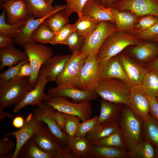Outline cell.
Here are the masks:
<instances>
[{"label":"cell","instance_id":"ac0fdd59","mask_svg":"<svg viewBox=\"0 0 158 158\" xmlns=\"http://www.w3.org/2000/svg\"><path fill=\"white\" fill-rule=\"evenodd\" d=\"M71 55L70 54L52 56L42 65L39 75L46 78L48 82H55Z\"/></svg>","mask_w":158,"mask_h":158},{"label":"cell","instance_id":"44dd1931","mask_svg":"<svg viewBox=\"0 0 158 158\" xmlns=\"http://www.w3.org/2000/svg\"><path fill=\"white\" fill-rule=\"evenodd\" d=\"M62 10L63 9L56 11L40 18H35L29 15L25 24L20 29L16 37L13 39V42L22 47L26 43L34 42L31 38L33 32L50 15Z\"/></svg>","mask_w":158,"mask_h":158},{"label":"cell","instance_id":"9f6ffc18","mask_svg":"<svg viewBox=\"0 0 158 158\" xmlns=\"http://www.w3.org/2000/svg\"><path fill=\"white\" fill-rule=\"evenodd\" d=\"M25 120L21 116H17L13 118L12 122L13 126L15 128L20 129L24 125Z\"/></svg>","mask_w":158,"mask_h":158},{"label":"cell","instance_id":"3957f363","mask_svg":"<svg viewBox=\"0 0 158 158\" xmlns=\"http://www.w3.org/2000/svg\"><path fill=\"white\" fill-rule=\"evenodd\" d=\"M140 42L135 35L124 32H115L105 40L99 51L97 57L99 64L118 55L126 47Z\"/></svg>","mask_w":158,"mask_h":158},{"label":"cell","instance_id":"7bdbcfd3","mask_svg":"<svg viewBox=\"0 0 158 158\" xmlns=\"http://www.w3.org/2000/svg\"><path fill=\"white\" fill-rule=\"evenodd\" d=\"M5 135L0 140V158H13L12 151L16 147L13 141Z\"/></svg>","mask_w":158,"mask_h":158},{"label":"cell","instance_id":"83f0119b","mask_svg":"<svg viewBox=\"0 0 158 158\" xmlns=\"http://www.w3.org/2000/svg\"><path fill=\"white\" fill-rule=\"evenodd\" d=\"M28 56L24 51L15 48L13 46L0 49V70L5 67H10L20 61L28 59Z\"/></svg>","mask_w":158,"mask_h":158},{"label":"cell","instance_id":"91938a15","mask_svg":"<svg viewBox=\"0 0 158 158\" xmlns=\"http://www.w3.org/2000/svg\"><path fill=\"white\" fill-rule=\"evenodd\" d=\"M48 3L51 4L54 0H45Z\"/></svg>","mask_w":158,"mask_h":158},{"label":"cell","instance_id":"11a10c76","mask_svg":"<svg viewBox=\"0 0 158 158\" xmlns=\"http://www.w3.org/2000/svg\"><path fill=\"white\" fill-rule=\"evenodd\" d=\"M99 5L105 8H112L114 5L121 0H96Z\"/></svg>","mask_w":158,"mask_h":158},{"label":"cell","instance_id":"5b68a950","mask_svg":"<svg viewBox=\"0 0 158 158\" xmlns=\"http://www.w3.org/2000/svg\"><path fill=\"white\" fill-rule=\"evenodd\" d=\"M44 103L60 112L76 116L82 122L91 118L93 113L92 105L89 102H72L67 97H51L47 95Z\"/></svg>","mask_w":158,"mask_h":158},{"label":"cell","instance_id":"2e32d148","mask_svg":"<svg viewBox=\"0 0 158 158\" xmlns=\"http://www.w3.org/2000/svg\"><path fill=\"white\" fill-rule=\"evenodd\" d=\"M47 95L51 97L68 98L75 103L89 102L97 99L99 97L95 91H87L78 88L57 86L49 89Z\"/></svg>","mask_w":158,"mask_h":158},{"label":"cell","instance_id":"8fae6325","mask_svg":"<svg viewBox=\"0 0 158 158\" xmlns=\"http://www.w3.org/2000/svg\"><path fill=\"white\" fill-rule=\"evenodd\" d=\"M112 8L128 11L137 17L152 15L158 17L157 0H121Z\"/></svg>","mask_w":158,"mask_h":158},{"label":"cell","instance_id":"94428289","mask_svg":"<svg viewBox=\"0 0 158 158\" xmlns=\"http://www.w3.org/2000/svg\"><path fill=\"white\" fill-rule=\"evenodd\" d=\"M153 41L158 42V35L153 40Z\"/></svg>","mask_w":158,"mask_h":158},{"label":"cell","instance_id":"681fc988","mask_svg":"<svg viewBox=\"0 0 158 158\" xmlns=\"http://www.w3.org/2000/svg\"><path fill=\"white\" fill-rule=\"evenodd\" d=\"M146 95L149 103L150 114L158 121V102L155 97Z\"/></svg>","mask_w":158,"mask_h":158},{"label":"cell","instance_id":"9c48e42d","mask_svg":"<svg viewBox=\"0 0 158 158\" xmlns=\"http://www.w3.org/2000/svg\"><path fill=\"white\" fill-rule=\"evenodd\" d=\"M42 151L56 158L66 145L51 132L48 126L42 122L38 130L30 138Z\"/></svg>","mask_w":158,"mask_h":158},{"label":"cell","instance_id":"6125c7cd","mask_svg":"<svg viewBox=\"0 0 158 158\" xmlns=\"http://www.w3.org/2000/svg\"><path fill=\"white\" fill-rule=\"evenodd\" d=\"M9 0H0V1H5Z\"/></svg>","mask_w":158,"mask_h":158},{"label":"cell","instance_id":"f546056e","mask_svg":"<svg viewBox=\"0 0 158 158\" xmlns=\"http://www.w3.org/2000/svg\"><path fill=\"white\" fill-rule=\"evenodd\" d=\"M128 152L129 158H158V152L155 148L145 139L142 140L132 150Z\"/></svg>","mask_w":158,"mask_h":158},{"label":"cell","instance_id":"bcb514c9","mask_svg":"<svg viewBox=\"0 0 158 158\" xmlns=\"http://www.w3.org/2000/svg\"><path fill=\"white\" fill-rule=\"evenodd\" d=\"M87 0H65L66 6L65 10L70 16L73 13L76 12L78 15L82 14L83 8Z\"/></svg>","mask_w":158,"mask_h":158},{"label":"cell","instance_id":"7402d4cb","mask_svg":"<svg viewBox=\"0 0 158 158\" xmlns=\"http://www.w3.org/2000/svg\"><path fill=\"white\" fill-rule=\"evenodd\" d=\"M156 42H140L131 49L132 55L140 63L147 64L158 55V44Z\"/></svg>","mask_w":158,"mask_h":158},{"label":"cell","instance_id":"6f0895ef","mask_svg":"<svg viewBox=\"0 0 158 158\" xmlns=\"http://www.w3.org/2000/svg\"><path fill=\"white\" fill-rule=\"evenodd\" d=\"M148 70H153L158 72V55L153 60L147 64Z\"/></svg>","mask_w":158,"mask_h":158},{"label":"cell","instance_id":"d4e9b609","mask_svg":"<svg viewBox=\"0 0 158 158\" xmlns=\"http://www.w3.org/2000/svg\"><path fill=\"white\" fill-rule=\"evenodd\" d=\"M29 15L35 18H42L56 11L66 9V5L54 7L45 0H25Z\"/></svg>","mask_w":158,"mask_h":158},{"label":"cell","instance_id":"277c9868","mask_svg":"<svg viewBox=\"0 0 158 158\" xmlns=\"http://www.w3.org/2000/svg\"><path fill=\"white\" fill-rule=\"evenodd\" d=\"M130 86L119 79H105L99 80L95 91L103 99L129 107Z\"/></svg>","mask_w":158,"mask_h":158},{"label":"cell","instance_id":"816d5d0a","mask_svg":"<svg viewBox=\"0 0 158 158\" xmlns=\"http://www.w3.org/2000/svg\"><path fill=\"white\" fill-rule=\"evenodd\" d=\"M32 74V69L29 61L24 64L21 67L17 77L30 78Z\"/></svg>","mask_w":158,"mask_h":158},{"label":"cell","instance_id":"b9f144b4","mask_svg":"<svg viewBox=\"0 0 158 158\" xmlns=\"http://www.w3.org/2000/svg\"><path fill=\"white\" fill-rule=\"evenodd\" d=\"M65 119V131L69 139L75 137L78 126L81 121L75 115L64 113Z\"/></svg>","mask_w":158,"mask_h":158},{"label":"cell","instance_id":"ba28073f","mask_svg":"<svg viewBox=\"0 0 158 158\" xmlns=\"http://www.w3.org/2000/svg\"><path fill=\"white\" fill-rule=\"evenodd\" d=\"M23 47L28 56L32 69L31 76L29 78L30 81L34 87L37 83L41 66L53 56V52L49 47L35 42L26 43Z\"/></svg>","mask_w":158,"mask_h":158},{"label":"cell","instance_id":"d6a6232c","mask_svg":"<svg viewBox=\"0 0 158 158\" xmlns=\"http://www.w3.org/2000/svg\"><path fill=\"white\" fill-rule=\"evenodd\" d=\"M90 143L87 138L76 137L69 139L68 146L78 158H87Z\"/></svg>","mask_w":158,"mask_h":158},{"label":"cell","instance_id":"e575fe53","mask_svg":"<svg viewBox=\"0 0 158 158\" xmlns=\"http://www.w3.org/2000/svg\"><path fill=\"white\" fill-rule=\"evenodd\" d=\"M90 144L99 146L114 147L123 149H125L126 147L124 139L119 127L111 134Z\"/></svg>","mask_w":158,"mask_h":158},{"label":"cell","instance_id":"be15d7a7","mask_svg":"<svg viewBox=\"0 0 158 158\" xmlns=\"http://www.w3.org/2000/svg\"><path fill=\"white\" fill-rule=\"evenodd\" d=\"M156 99H157V102H158V96L156 97Z\"/></svg>","mask_w":158,"mask_h":158},{"label":"cell","instance_id":"f5cc1de1","mask_svg":"<svg viewBox=\"0 0 158 158\" xmlns=\"http://www.w3.org/2000/svg\"><path fill=\"white\" fill-rule=\"evenodd\" d=\"M13 39L0 32V48L5 49L13 46Z\"/></svg>","mask_w":158,"mask_h":158},{"label":"cell","instance_id":"484cf974","mask_svg":"<svg viewBox=\"0 0 158 158\" xmlns=\"http://www.w3.org/2000/svg\"><path fill=\"white\" fill-rule=\"evenodd\" d=\"M118 31H132L138 21V17L132 12L127 11H120L111 8Z\"/></svg>","mask_w":158,"mask_h":158},{"label":"cell","instance_id":"f907efd6","mask_svg":"<svg viewBox=\"0 0 158 158\" xmlns=\"http://www.w3.org/2000/svg\"><path fill=\"white\" fill-rule=\"evenodd\" d=\"M53 115L60 129L66 133L65 131V119L64 113L56 110L54 112Z\"/></svg>","mask_w":158,"mask_h":158},{"label":"cell","instance_id":"d6986e66","mask_svg":"<svg viewBox=\"0 0 158 158\" xmlns=\"http://www.w3.org/2000/svg\"><path fill=\"white\" fill-rule=\"evenodd\" d=\"M0 5L6 13L8 24L26 20L29 16L25 0H7L1 1Z\"/></svg>","mask_w":158,"mask_h":158},{"label":"cell","instance_id":"5bb4252c","mask_svg":"<svg viewBox=\"0 0 158 158\" xmlns=\"http://www.w3.org/2000/svg\"><path fill=\"white\" fill-rule=\"evenodd\" d=\"M47 83L46 78L39 75L35 86L28 92L22 99L15 105L13 112L15 113L18 112L26 106H38L44 102L47 95L44 90Z\"/></svg>","mask_w":158,"mask_h":158},{"label":"cell","instance_id":"db71d44e","mask_svg":"<svg viewBox=\"0 0 158 158\" xmlns=\"http://www.w3.org/2000/svg\"><path fill=\"white\" fill-rule=\"evenodd\" d=\"M56 158H78L68 145L64 147L59 152Z\"/></svg>","mask_w":158,"mask_h":158},{"label":"cell","instance_id":"8992f818","mask_svg":"<svg viewBox=\"0 0 158 158\" xmlns=\"http://www.w3.org/2000/svg\"><path fill=\"white\" fill-rule=\"evenodd\" d=\"M87 57L81 51L72 53L56 79L57 86L78 88L81 69Z\"/></svg>","mask_w":158,"mask_h":158},{"label":"cell","instance_id":"ffe728a7","mask_svg":"<svg viewBox=\"0 0 158 158\" xmlns=\"http://www.w3.org/2000/svg\"><path fill=\"white\" fill-rule=\"evenodd\" d=\"M99 68L100 80L109 78L118 79L130 86L120 61L118 55L111 58L103 63L99 64Z\"/></svg>","mask_w":158,"mask_h":158},{"label":"cell","instance_id":"60d3db41","mask_svg":"<svg viewBox=\"0 0 158 158\" xmlns=\"http://www.w3.org/2000/svg\"><path fill=\"white\" fill-rule=\"evenodd\" d=\"M74 31L73 24L68 23L55 34L50 44L52 45L58 44L65 45L66 41L69 36Z\"/></svg>","mask_w":158,"mask_h":158},{"label":"cell","instance_id":"6da1fadb","mask_svg":"<svg viewBox=\"0 0 158 158\" xmlns=\"http://www.w3.org/2000/svg\"><path fill=\"white\" fill-rule=\"evenodd\" d=\"M118 126L123 135L126 147L130 152L142 140L143 121L129 107L123 109Z\"/></svg>","mask_w":158,"mask_h":158},{"label":"cell","instance_id":"c3c4849f","mask_svg":"<svg viewBox=\"0 0 158 158\" xmlns=\"http://www.w3.org/2000/svg\"><path fill=\"white\" fill-rule=\"evenodd\" d=\"M132 32L138 38L146 40H152L158 35V23L149 29L145 31L133 30Z\"/></svg>","mask_w":158,"mask_h":158},{"label":"cell","instance_id":"d590c367","mask_svg":"<svg viewBox=\"0 0 158 158\" xmlns=\"http://www.w3.org/2000/svg\"><path fill=\"white\" fill-rule=\"evenodd\" d=\"M65 9L57 11L50 15L44 21L45 23L56 33L68 23V18Z\"/></svg>","mask_w":158,"mask_h":158},{"label":"cell","instance_id":"cb8c5ba5","mask_svg":"<svg viewBox=\"0 0 158 158\" xmlns=\"http://www.w3.org/2000/svg\"><path fill=\"white\" fill-rule=\"evenodd\" d=\"M100 103V113L97 124L118 122L123 104L114 103L102 98Z\"/></svg>","mask_w":158,"mask_h":158},{"label":"cell","instance_id":"680465c9","mask_svg":"<svg viewBox=\"0 0 158 158\" xmlns=\"http://www.w3.org/2000/svg\"><path fill=\"white\" fill-rule=\"evenodd\" d=\"M3 109H0V121L4 120L6 118H10L12 116V114L4 111Z\"/></svg>","mask_w":158,"mask_h":158},{"label":"cell","instance_id":"f35d334b","mask_svg":"<svg viewBox=\"0 0 158 158\" xmlns=\"http://www.w3.org/2000/svg\"><path fill=\"white\" fill-rule=\"evenodd\" d=\"M26 20H22L12 24H8L6 21L5 11L3 9L0 15V32L14 38L25 24Z\"/></svg>","mask_w":158,"mask_h":158},{"label":"cell","instance_id":"1f68e13d","mask_svg":"<svg viewBox=\"0 0 158 158\" xmlns=\"http://www.w3.org/2000/svg\"><path fill=\"white\" fill-rule=\"evenodd\" d=\"M143 133L145 139L153 145L158 152V121L150 114L143 122Z\"/></svg>","mask_w":158,"mask_h":158},{"label":"cell","instance_id":"836d02e7","mask_svg":"<svg viewBox=\"0 0 158 158\" xmlns=\"http://www.w3.org/2000/svg\"><path fill=\"white\" fill-rule=\"evenodd\" d=\"M17 158H54V157L42 151L30 139L20 149Z\"/></svg>","mask_w":158,"mask_h":158},{"label":"cell","instance_id":"ab89813d","mask_svg":"<svg viewBox=\"0 0 158 158\" xmlns=\"http://www.w3.org/2000/svg\"><path fill=\"white\" fill-rule=\"evenodd\" d=\"M85 38L76 31L72 32L67 39L65 45L68 46L72 53L81 51Z\"/></svg>","mask_w":158,"mask_h":158},{"label":"cell","instance_id":"e7e4bbea","mask_svg":"<svg viewBox=\"0 0 158 158\" xmlns=\"http://www.w3.org/2000/svg\"></svg>","mask_w":158,"mask_h":158},{"label":"cell","instance_id":"8d00e7d4","mask_svg":"<svg viewBox=\"0 0 158 158\" xmlns=\"http://www.w3.org/2000/svg\"><path fill=\"white\" fill-rule=\"evenodd\" d=\"M77 21L73 24L75 31L85 38L94 29L99 22L96 20L82 14L78 15Z\"/></svg>","mask_w":158,"mask_h":158},{"label":"cell","instance_id":"f1b7e54d","mask_svg":"<svg viewBox=\"0 0 158 158\" xmlns=\"http://www.w3.org/2000/svg\"><path fill=\"white\" fill-rule=\"evenodd\" d=\"M118 128L117 122L96 124L85 137L92 144L111 134Z\"/></svg>","mask_w":158,"mask_h":158},{"label":"cell","instance_id":"7c38bea8","mask_svg":"<svg viewBox=\"0 0 158 158\" xmlns=\"http://www.w3.org/2000/svg\"><path fill=\"white\" fill-rule=\"evenodd\" d=\"M52 107L43 102L33 111L32 114L38 120L44 123L53 134L65 145L68 144L69 138L58 126L53 115L56 110Z\"/></svg>","mask_w":158,"mask_h":158},{"label":"cell","instance_id":"ee69618b","mask_svg":"<svg viewBox=\"0 0 158 158\" xmlns=\"http://www.w3.org/2000/svg\"><path fill=\"white\" fill-rule=\"evenodd\" d=\"M98 116H95L85 121L80 122L75 134V137H85L87 134L97 123Z\"/></svg>","mask_w":158,"mask_h":158},{"label":"cell","instance_id":"52a82bcc","mask_svg":"<svg viewBox=\"0 0 158 158\" xmlns=\"http://www.w3.org/2000/svg\"><path fill=\"white\" fill-rule=\"evenodd\" d=\"M117 31L114 23L108 21L99 22L85 37L81 51L85 53L87 56L91 54H97L105 40Z\"/></svg>","mask_w":158,"mask_h":158},{"label":"cell","instance_id":"4fadbf2b","mask_svg":"<svg viewBox=\"0 0 158 158\" xmlns=\"http://www.w3.org/2000/svg\"><path fill=\"white\" fill-rule=\"evenodd\" d=\"M42 122L38 120L32 113L29 114L25 120L24 126L19 130L9 132L5 135L13 136L16 140V147L13 158H17L20 149L26 142L38 130Z\"/></svg>","mask_w":158,"mask_h":158},{"label":"cell","instance_id":"30bf717a","mask_svg":"<svg viewBox=\"0 0 158 158\" xmlns=\"http://www.w3.org/2000/svg\"><path fill=\"white\" fill-rule=\"evenodd\" d=\"M97 55H89L85 59L80 72L78 89L95 91L100 80L99 63Z\"/></svg>","mask_w":158,"mask_h":158},{"label":"cell","instance_id":"74e56055","mask_svg":"<svg viewBox=\"0 0 158 158\" xmlns=\"http://www.w3.org/2000/svg\"><path fill=\"white\" fill-rule=\"evenodd\" d=\"M55 34L44 21L33 32L31 38L34 42L42 44L50 43Z\"/></svg>","mask_w":158,"mask_h":158},{"label":"cell","instance_id":"4316f807","mask_svg":"<svg viewBox=\"0 0 158 158\" xmlns=\"http://www.w3.org/2000/svg\"><path fill=\"white\" fill-rule=\"evenodd\" d=\"M87 158H129V152L122 148L111 147L99 146L90 144Z\"/></svg>","mask_w":158,"mask_h":158},{"label":"cell","instance_id":"e0dca14e","mask_svg":"<svg viewBox=\"0 0 158 158\" xmlns=\"http://www.w3.org/2000/svg\"><path fill=\"white\" fill-rule=\"evenodd\" d=\"M129 107L142 118L143 122L149 117L150 104L146 95L139 86H130Z\"/></svg>","mask_w":158,"mask_h":158},{"label":"cell","instance_id":"9a60e30c","mask_svg":"<svg viewBox=\"0 0 158 158\" xmlns=\"http://www.w3.org/2000/svg\"><path fill=\"white\" fill-rule=\"evenodd\" d=\"M118 57L130 86L141 87L144 77L148 70L146 66L136 62L125 54H120Z\"/></svg>","mask_w":158,"mask_h":158},{"label":"cell","instance_id":"f6af8a7d","mask_svg":"<svg viewBox=\"0 0 158 158\" xmlns=\"http://www.w3.org/2000/svg\"><path fill=\"white\" fill-rule=\"evenodd\" d=\"M158 23V17L147 15L141 18L135 25V30L145 31L150 28Z\"/></svg>","mask_w":158,"mask_h":158},{"label":"cell","instance_id":"7a4b0ae2","mask_svg":"<svg viewBox=\"0 0 158 158\" xmlns=\"http://www.w3.org/2000/svg\"><path fill=\"white\" fill-rule=\"evenodd\" d=\"M34 87L28 77H17L7 80L0 79V109L17 104Z\"/></svg>","mask_w":158,"mask_h":158},{"label":"cell","instance_id":"603a6c76","mask_svg":"<svg viewBox=\"0 0 158 158\" xmlns=\"http://www.w3.org/2000/svg\"><path fill=\"white\" fill-rule=\"evenodd\" d=\"M82 13L98 22L108 21L115 23L110 9L100 6L96 0H87L83 8Z\"/></svg>","mask_w":158,"mask_h":158},{"label":"cell","instance_id":"7dc6e473","mask_svg":"<svg viewBox=\"0 0 158 158\" xmlns=\"http://www.w3.org/2000/svg\"><path fill=\"white\" fill-rule=\"evenodd\" d=\"M29 61L28 59L23 60L17 64L9 67L0 74V79L7 80L13 79L17 77L22 66L25 63Z\"/></svg>","mask_w":158,"mask_h":158},{"label":"cell","instance_id":"4dcf8cb0","mask_svg":"<svg viewBox=\"0 0 158 158\" xmlns=\"http://www.w3.org/2000/svg\"><path fill=\"white\" fill-rule=\"evenodd\" d=\"M141 88L147 95L155 97L158 96V72L149 70L145 75Z\"/></svg>","mask_w":158,"mask_h":158}]
</instances>
